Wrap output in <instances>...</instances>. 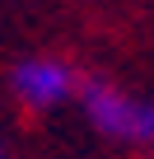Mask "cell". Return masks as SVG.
<instances>
[{"instance_id":"1","label":"cell","mask_w":154,"mask_h":159,"mask_svg":"<svg viewBox=\"0 0 154 159\" xmlns=\"http://www.w3.org/2000/svg\"><path fill=\"white\" fill-rule=\"evenodd\" d=\"M80 103H84L89 122H94L103 136L131 140V145L154 140V103L131 98V94H121V89H112V84H84Z\"/></svg>"},{"instance_id":"3","label":"cell","mask_w":154,"mask_h":159,"mask_svg":"<svg viewBox=\"0 0 154 159\" xmlns=\"http://www.w3.org/2000/svg\"><path fill=\"white\" fill-rule=\"evenodd\" d=\"M0 159H5V145H0Z\"/></svg>"},{"instance_id":"2","label":"cell","mask_w":154,"mask_h":159,"mask_svg":"<svg viewBox=\"0 0 154 159\" xmlns=\"http://www.w3.org/2000/svg\"><path fill=\"white\" fill-rule=\"evenodd\" d=\"M75 89V80L61 61H19L14 66V94L28 108H51Z\"/></svg>"}]
</instances>
